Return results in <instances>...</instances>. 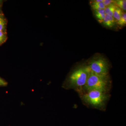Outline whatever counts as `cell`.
Segmentation results:
<instances>
[{
	"instance_id": "obj_1",
	"label": "cell",
	"mask_w": 126,
	"mask_h": 126,
	"mask_svg": "<svg viewBox=\"0 0 126 126\" xmlns=\"http://www.w3.org/2000/svg\"><path fill=\"white\" fill-rule=\"evenodd\" d=\"M108 76L98 75L90 70L87 82L84 87L86 90L88 91L99 90L106 92L108 89Z\"/></svg>"
},
{
	"instance_id": "obj_2",
	"label": "cell",
	"mask_w": 126,
	"mask_h": 126,
	"mask_svg": "<svg viewBox=\"0 0 126 126\" xmlns=\"http://www.w3.org/2000/svg\"><path fill=\"white\" fill-rule=\"evenodd\" d=\"M88 66L78 68L73 71L69 78L70 86L77 88L84 87L90 72Z\"/></svg>"
},
{
	"instance_id": "obj_3",
	"label": "cell",
	"mask_w": 126,
	"mask_h": 126,
	"mask_svg": "<svg viewBox=\"0 0 126 126\" xmlns=\"http://www.w3.org/2000/svg\"><path fill=\"white\" fill-rule=\"evenodd\" d=\"M105 92L97 90L88 91L84 95L83 99L86 102L95 107H101L104 105L107 99Z\"/></svg>"
},
{
	"instance_id": "obj_4",
	"label": "cell",
	"mask_w": 126,
	"mask_h": 126,
	"mask_svg": "<svg viewBox=\"0 0 126 126\" xmlns=\"http://www.w3.org/2000/svg\"><path fill=\"white\" fill-rule=\"evenodd\" d=\"M90 70L96 74L107 76L109 72L108 63L102 58L94 60L88 66Z\"/></svg>"
},
{
	"instance_id": "obj_5",
	"label": "cell",
	"mask_w": 126,
	"mask_h": 126,
	"mask_svg": "<svg viewBox=\"0 0 126 126\" xmlns=\"http://www.w3.org/2000/svg\"><path fill=\"white\" fill-rule=\"evenodd\" d=\"M7 24L6 19L4 15L0 12V45L5 43L7 40Z\"/></svg>"
},
{
	"instance_id": "obj_6",
	"label": "cell",
	"mask_w": 126,
	"mask_h": 126,
	"mask_svg": "<svg viewBox=\"0 0 126 126\" xmlns=\"http://www.w3.org/2000/svg\"><path fill=\"white\" fill-rule=\"evenodd\" d=\"M102 22L104 25L107 27H112L114 26L115 24V20L112 16L106 15L105 18Z\"/></svg>"
},
{
	"instance_id": "obj_7",
	"label": "cell",
	"mask_w": 126,
	"mask_h": 126,
	"mask_svg": "<svg viewBox=\"0 0 126 126\" xmlns=\"http://www.w3.org/2000/svg\"><path fill=\"white\" fill-rule=\"evenodd\" d=\"M117 7V6L113 3L107 6L104 9L106 15L110 16H113L114 11Z\"/></svg>"
},
{
	"instance_id": "obj_8",
	"label": "cell",
	"mask_w": 126,
	"mask_h": 126,
	"mask_svg": "<svg viewBox=\"0 0 126 126\" xmlns=\"http://www.w3.org/2000/svg\"><path fill=\"white\" fill-rule=\"evenodd\" d=\"M94 14L96 18L99 20V21H102L106 16L104 9H102L100 10L94 11Z\"/></svg>"
},
{
	"instance_id": "obj_9",
	"label": "cell",
	"mask_w": 126,
	"mask_h": 126,
	"mask_svg": "<svg viewBox=\"0 0 126 126\" xmlns=\"http://www.w3.org/2000/svg\"><path fill=\"white\" fill-rule=\"evenodd\" d=\"M92 7L94 11L100 10L102 9L104 10L106 7L103 2H97L94 1H93L92 4Z\"/></svg>"
},
{
	"instance_id": "obj_10",
	"label": "cell",
	"mask_w": 126,
	"mask_h": 126,
	"mask_svg": "<svg viewBox=\"0 0 126 126\" xmlns=\"http://www.w3.org/2000/svg\"><path fill=\"white\" fill-rule=\"evenodd\" d=\"M123 14L122 10L119 7H117L114 11L112 17L114 18L115 20L118 22L121 17Z\"/></svg>"
},
{
	"instance_id": "obj_11",
	"label": "cell",
	"mask_w": 126,
	"mask_h": 126,
	"mask_svg": "<svg viewBox=\"0 0 126 126\" xmlns=\"http://www.w3.org/2000/svg\"><path fill=\"white\" fill-rule=\"evenodd\" d=\"M116 5H117V7L120 8L122 10L126 11V0H118L115 1Z\"/></svg>"
},
{
	"instance_id": "obj_12",
	"label": "cell",
	"mask_w": 126,
	"mask_h": 126,
	"mask_svg": "<svg viewBox=\"0 0 126 126\" xmlns=\"http://www.w3.org/2000/svg\"><path fill=\"white\" fill-rule=\"evenodd\" d=\"M118 24L121 26H123L126 24V14L124 13L123 14L119 20L117 22Z\"/></svg>"
},
{
	"instance_id": "obj_13",
	"label": "cell",
	"mask_w": 126,
	"mask_h": 126,
	"mask_svg": "<svg viewBox=\"0 0 126 126\" xmlns=\"http://www.w3.org/2000/svg\"><path fill=\"white\" fill-rule=\"evenodd\" d=\"M8 85V82L4 79L0 77V87H6Z\"/></svg>"
},
{
	"instance_id": "obj_14",
	"label": "cell",
	"mask_w": 126,
	"mask_h": 126,
	"mask_svg": "<svg viewBox=\"0 0 126 126\" xmlns=\"http://www.w3.org/2000/svg\"><path fill=\"white\" fill-rule=\"evenodd\" d=\"M114 2H115L114 1L112 0H103V1L104 5L106 7L108 6L111 4H113Z\"/></svg>"
},
{
	"instance_id": "obj_15",
	"label": "cell",
	"mask_w": 126,
	"mask_h": 126,
	"mask_svg": "<svg viewBox=\"0 0 126 126\" xmlns=\"http://www.w3.org/2000/svg\"><path fill=\"white\" fill-rule=\"evenodd\" d=\"M2 2H3V1H2L0 0V12L1 10V7H2Z\"/></svg>"
}]
</instances>
